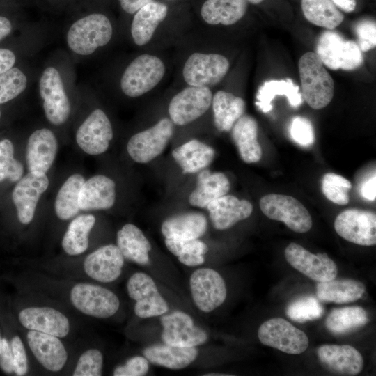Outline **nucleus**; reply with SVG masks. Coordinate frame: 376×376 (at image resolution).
Instances as JSON below:
<instances>
[{
    "label": "nucleus",
    "instance_id": "obj_1",
    "mask_svg": "<svg viewBox=\"0 0 376 376\" xmlns=\"http://www.w3.org/2000/svg\"><path fill=\"white\" fill-rule=\"evenodd\" d=\"M66 298L70 305L84 315L105 319L114 315L120 301L111 290L100 285L86 281L70 285Z\"/></svg>",
    "mask_w": 376,
    "mask_h": 376
},
{
    "label": "nucleus",
    "instance_id": "obj_2",
    "mask_svg": "<svg viewBox=\"0 0 376 376\" xmlns=\"http://www.w3.org/2000/svg\"><path fill=\"white\" fill-rule=\"evenodd\" d=\"M302 95L314 109H320L331 101L334 80L316 53L306 52L299 61Z\"/></svg>",
    "mask_w": 376,
    "mask_h": 376
},
{
    "label": "nucleus",
    "instance_id": "obj_3",
    "mask_svg": "<svg viewBox=\"0 0 376 376\" xmlns=\"http://www.w3.org/2000/svg\"><path fill=\"white\" fill-rule=\"evenodd\" d=\"M113 28L109 19L100 13L88 14L70 27L67 34L69 48L79 55H89L111 40Z\"/></svg>",
    "mask_w": 376,
    "mask_h": 376
},
{
    "label": "nucleus",
    "instance_id": "obj_4",
    "mask_svg": "<svg viewBox=\"0 0 376 376\" xmlns=\"http://www.w3.org/2000/svg\"><path fill=\"white\" fill-rule=\"evenodd\" d=\"M316 54L324 65L334 70H353L363 62L357 43L345 40L334 31H326L320 35L317 42Z\"/></svg>",
    "mask_w": 376,
    "mask_h": 376
},
{
    "label": "nucleus",
    "instance_id": "obj_5",
    "mask_svg": "<svg viewBox=\"0 0 376 376\" xmlns=\"http://www.w3.org/2000/svg\"><path fill=\"white\" fill-rule=\"evenodd\" d=\"M165 73L162 61L157 56L142 54L127 67L120 79V87L127 96L136 97L152 90Z\"/></svg>",
    "mask_w": 376,
    "mask_h": 376
},
{
    "label": "nucleus",
    "instance_id": "obj_6",
    "mask_svg": "<svg viewBox=\"0 0 376 376\" xmlns=\"http://www.w3.org/2000/svg\"><path fill=\"white\" fill-rule=\"evenodd\" d=\"M260 208L266 217L283 222L294 232L306 233L312 227L310 213L301 203L292 196L277 194L265 195L260 200Z\"/></svg>",
    "mask_w": 376,
    "mask_h": 376
},
{
    "label": "nucleus",
    "instance_id": "obj_7",
    "mask_svg": "<svg viewBox=\"0 0 376 376\" xmlns=\"http://www.w3.org/2000/svg\"><path fill=\"white\" fill-rule=\"evenodd\" d=\"M173 125L170 118H164L152 127L133 135L127 145L129 155L137 163L151 162L164 150L173 134Z\"/></svg>",
    "mask_w": 376,
    "mask_h": 376
},
{
    "label": "nucleus",
    "instance_id": "obj_8",
    "mask_svg": "<svg viewBox=\"0 0 376 376\" xmlns=\"http://www.w3.org/2000/svg\"><path fill=\"white\" fill-rule=\"evenodd\" d=\"M258 336L263 345L290 354L303 353L309 344L303 331L281 318L264 322L258 329Z\"/></svg>",
    "mask_w": 376,
    "mask_h": 376
},
{
    "label": "nucleus",
    "instance_id": "obj_9",
    "mask_svg": "<svg viewBox=\"0 0 376 376\" xmlns=\"http://www.w3.org/2000/svg\"><path fill=\"white\" fill-rule=\"evenodd\" d=\"M19 324L26 330L51 334L62 339L72 331L70 320L63 312L49 306L30 305L17 314Z\"/></svg>",
    "mask_w": 376,
    "mask_h": 376
},
{
    "label": "nucleus",
    "instance_id": "obj_10",
    "mask_svg": "<svg viewBox=\"0 0 376 376\" xmlns=\"http://www.w3.org/2000/svg\"><path fill=\"white\" fill-rule=\"evenodd\" d=\"M40 95L43 100L45 116L54 125L63 124L70 113V104L58 71L48 67L39 81Z\"/></svg>",
    "mask_w": 376,
    "mask_h": 376
},
{
    "label": "nucleus",
    "instance_id": "obj_11",
    "mask_svg": "<svg viewBox=\"0 0 376 376\" xmlns=\"http://www.w3.org/2000/svg\"><path fill=\"white\" fill-rule=\"evenodd\" d=\"M229 66L228 60L222 55L196 52L186 61L182 75L189 86H212L221 81Z\"/></svg>",
    "mask_w": 376,
    "mask_h": 376
},
{
    "label": "nucleus",
    "instance_id": "obj_12",
    "mask_svg": "<svg viewBox=\"0 0 376 376\" xmlns=\"http://www.w3.org/2000/svg\"><path fill=\"white\" fill-rule=\"evenodd\" d=\"M127 292L134 300V313L141 318L160 316L169 311L153 279L143 272L133 274L127 282Z\"/></svg>",
    "mask_w": 376,
    "mask_h": 376
},
{
    "label": "nucleus",
    "instance_id": "obj_13",
    "mask_svg": "<svg viewBox=\"0 0 376 376\" xmlns=\"http://www.w3.org/2000/svg\"><path fill=\"white\" fill-rule=\"evenodd\" d=\"M25 338L30 352L45 370L58 373L65 368L69 353L62 338L33 330H26Z\"/></svg>",
    "mask_w": 376,
    "mask_h": 376
},
{
    "label": "nucleus",
    "instance_id": "obj_14",
    "mask_svg": "<svg viewBox=\"0 0 376 376\" xmlns=\"http://www.w3.org/2000/svg\"><path fill=\"white\" fill-rule=\"evenodd\" d=\"M334 229L345 240L361 246L376 244L375 213L348 209L340 212L334 221Z\"/></svg>",
    "mask_w": 376,
    "mask_h": 376
},
{
    "label": "nucleus",
    "instance_id": "obj_15",
    "mask_svg": "<svg viewBox=\"0 0 376 376\" xmlns=\"http://www.w3.org/2000/svg\"><path fill=\"white\" fill-rule=\"evenodd\" d=\"M192 298L201 311L209 313L225 301L227 290L222 276L210 268H200L194 271L189 281Z\"/></svg>",
    "mask_w": 376,
    "mask_h": 376
},
{
    "label": "nucleus",
    "instance_id": "obj_16",
    "mask_svg": "<svg viewBox=\"0 0 376 376\" xmlns=\"http://www.w3.org/2000/svg\"><path fill=\"white\" fill-rule=\"evenodd\" d=\"M284 254L292 267L318 283L329 281L337 276V266L327 253L314 254L292 242L285 248Z\"/></svg>",
    "mask_w": 376,
    "mask_h": 376
},
{
    "label": "nucleus",
    "instance_id": "obj_17",
    "mask_svg": "<svg viewBox=\"0 0 376 376\" xmlns=\"http://www.w3.org/2000/svg\"><path fill=\"white\" fill-rule=\"evenodd\" d=\"M212 100L208 87H187L171 99L169 105L170 119L177 125L189 124L207 111Z\"/></svg>",
    "mask_w": 376,
    "mask_h": 376
},
{
    "label": "nucleus",
    "instance_id": "obj_18",
    "mask_svg": "<svg viewBox=\"0 0 376 376\" xmlns=\"http://www.w3.org/2000/svg\"><path fill=\"white\" fill-rule=\"evenodd\" d=\"M125 258L115 244L102 246L87 255L82 263L84 274L100 283H109L121 274Z\"/></svg>",
    "mask_w": 376,
    "mask_h": 376
},
{
    "label": "nucleus",
    "instance_id": "obj_19",
    "mask_svg": "<svg viewBox=\"0 0 376 376\" xmlns=\"http://www.w3.org/2000/svg\"><path fill=\"white\" fill-rule=\"evenodd\" d=\"M160 322L163 327L161 337L166 344L196 347L207 341L206 332L196 327L191 317L182 311H175L169 314H163Z\"/></svg>",
    "mask_w": 376,
    "mask_h": 376
},
{
    "label": "nucleus",
    "instance_id": "obj_20",
    "mask_svg": "<svg viewBox=\"0 0 376 376\" xmlns=\"http://www.w3.org/2000/svg\"><path fill=\"white\" fill-rule=\"evenodd\" d=\"M113 135V128L109 118L102 110L96 109L78 128L76 141L84 152L96 155L108 149Z\"/></svg>",
    "mask_w": 376,
    "mask_h": 376
},
{
    "label": "nucleus",
    "instance_id": "obj_21",
    "mask_svg": "<svg viewBox=\"0 0 376 376\" xmlns=\"http://www.w3.org/2000/svg\"><path fill=\"white\" fill-rule=\"evenodd\" d=\"M48 186L49 179L45 173L29 172L17 181L12 198L21 224L26 225L32 221L38 202Z\"/></svg>",
    "mask_w": 376,
    "mask_h": 376
},
{
    "label": "nucleus",
    "instance_id": "obj_22",
    "mask_svg": "<svg viewBox=\"0 0 376 376\" xmlns=\"http://www.w3.org/2000/svg\"><path fill=\"white\" fill-rule=\"evenodd\" d=\"M58 150L57 139L49 129L34 131L26 146V161L29 172L45 173L54 162Z\"/></svg>",
    "mask_w": 376,
    "mask_h": 376
},
{
    "label": "nucleus",
    "instance_id": "obj_23",
    "mask_svg": "<svg viewBox=\"0 0 376 376\" xmlns=\"http://www.w3.org/2000/svg\"><path fill=\"white\" fill-rule=\"evenodd\" d=\"M317 354L326 368L338 374L356 375L363 367L362 355L350 345H322L318 348Z\"/></svg>",
    "mask_w": 376,
    "mask_h": 376
},
{
    "label": "nucleus",
    "instance_id": "obj_24",
    "mask_svg": "<svg viewBox=\"0 0 376 376\" xmlns=\"http://www.w3.org/2000/svg\"><path fill=\"white\" fill-rule=\"evenodd\" d=\"M206 208L214 228L220 230L228 229L247 219L253 211L249 201L227 194L212 201Z\"/></svg>",
    "mask_w": 376,
    "mask_h": 376
},
{
    "label": "nucleus",
    "instance_id": "obj_25",
    "mask_svg": "<svg viewBox=\"0 0 376 376\" xmlns=\"http://www.w3.org/2000/svg\"><path fill=\"white\" fill-rule=\"evenodd\" d=\"M116 200V184L110 178L94 175L85 181L79 195V207L83 211L107 210Z\"/></svg>",
    "mask_w": 376,
    "mask_h": 376
},
{
    "label": "nucleus",
    "instance_id": "obj_26",
    "mask_svg": "<svg viewBox=\"0 0 376 376\" xmlns=\"http://www.w3.org/2000/svg\"><path fill=\"white\" fill-rule=\"evenodd\" d=\"M207 226L204 214L191 212L166 219L162 224L161 230L166 239L188 240L198 239L205 234Z\"/></svg>",
    "mask_w": 376,
    "mask_h": 376
},
{
    "label": "nucleus",
    "instance_id": "obj_27",
    "mask_svg": "<svg viewBox=\"0 0 376 376\" xmlns=\"http://www.w3.org/2000/svg\"><path fill=\"white\" fill-rule=\"evenodd\" d=\"M231 136L245 163H256L260 159L262 150L258 141V123L252 116L242 115L233 126Z\"/></svg>",
    "mask_w": 376,
    "mask_h": 376
},
{
    "label": "nucleus",
    "instance_id": "obj_28",
    "mask_svg": "<svg viewBox=\"0 0 376 376\" xmlns=\"http://www.w3.org/2000/svg\"><path fill=\"white\" fill-rule=\"evenodd\" d=\"M167 13L168 7L156 1H151L138 10L131 25V34L135 44L142 46L148 43Z\"/></svg>",
    "mask_w": 376,
    "mask_h": 376
},
{
    "label": "nucleus",
    "instance_id": "obj_29",
    "mask_svg": "<svg viewBox=\"0 0 376 376\" xmlns=\"http://www.w3.org/2000/svg\"><path fill=\"white\" fill-rule=\"evenodd\" d=\"M144 357L153 364L178 370L191 364L198 356L195 347H180L169 344L153 345L145 348Z\"/></svg>",
    "mask_w": 376,
    "mask_h": 376
},
{
    "label": "nucleus",
    "instance_id": "obj_30",
    "mask_svg": "<svg viewBox=\"0 0 376 376\" xmlns=\"http://www.w3.org/2000/svg\"><path fill=\"white\" fill-rule=\"evenodd\" d=\"M230 187V182L223 173L203 169L198 175L195 189L189 196V203L194 207H206L212 201L227 194Z\"/></svg>",
    "mask_w": 376,
    "mask_h": 376
},
{
    "label": "nucleus",
    "instance_id": "obj_31",
    "mask_svg": "<svg viewBox=\"0 0 376 376\" xmlns=\"http://www.w3.org/2000/svg\"><path fill=\"white\" fill-rule=\"evenodd\" d=\"M117 246L125 259L140 265L149 263L151 244L141 230L132 224H125L117 233Z\"/></svg>",
    "mask_w": 376,
    "mask_h": 376
},
{
    "label": "nucleus",
    "instance_id": "obj_32",
    "mask_svg": "<svg viewBox=\"0 0 376 376\" xmlns=\"http://www.w3.org/2000/svg\"><path fill=\"white\" fill-rule=\"evenodd\" d=\"M214 155L212 147L197 139L190 140L172 151V156L183 173L201 171L211 164Z\"/></svg>",
    "mask_w": 376,
    "mask_h": 376
},
{
    "label": "nucleus",
    "instance_id": "obj_33",
    "mask_svg": "<svg viewBox=\"0 0 376 376\" xmlns=\"http://www.w3.org/2000/svg\"><path fill=\"white\" fill-rule=\"evenodd\" d=\"M212 104L214 124L220 132L230 131L235 122L244 115L246 107L243 99L224 91L214 94Z\"/></svg>",
    "mask_w": 376,
    "mask_h": 376
},
{
    "label": "nucleus",
    "instance_id": "obj_34",
    "mask_svg": "<svg viewBox=\"0 0 376 376\" xmlns=\"http://www.w3.org/2000/svg\"><path fill=\"white\" fill-rule=\"evenodd\" d=\"M246 0H207L201 7L203 20L211 25H232L245 15Z\"/></svg>",
    "mask_w": 376,
    "mask_h": 376
},
{
    "label": "nucleus",
    "instance_id": "obj_35",
    "mask_svg": "<svg viewBox=\"0 0 376 376\" xmlns=\"http://www.w3.org/2000/svg\"><path fill=\"white\" fill-rule=\"evenodd\" d=\"M366 290L363 283L353 279H332L318 283L316 295L319 301L344 304L362 297Z\"/></svg>",
    "mask_w": 376,
    "mask_h": 376
},
{
    "label": "nucleus",
    "instance_id": "obj_36",
    "mask_svg": "<svg viewBox=\"0 0 376 376\" xmlns=\"http://www.w3.org/2000/svg\"><path fill=\"white\" fill-rule=\"evenodd\" d=\"M95 221V217L91 214L79 215L71 221L61 241L62 249L67 255L79 256L88 249L89 234Z\"/></svg>",
    "mask_w": 376,
    "mask_h": 376
},
{
    "label": "nucleus",
    "instance_id": "obj_37",
    "mask_svg": "<svg viewBox=\"0 0 376 376\" xmlns=\"http://www.w3.org/2000/svg\"><path fill=\"white\" fill-rule=\"evenodd\" d=\"M84 182L83 175L75 173L63 182L54 203L55 213L58 219L68 220L75 217L81 210L79 195Z\"/></svg>",
    "mask_w": 376,
    "mask_h": 376
},
{
    "label": "nucleus",
    "instance_id": "obj_38",
    "mask_svg": "<svg viewBox=\"0 0 376 376\" xmlns=\"http://www.w3.org/2000/svg\"><path fill=\"white\" fill-rule=\"evenodd\" d=\"M301 10L311 23L332 30L339 26L344 15L331 0H301Z\"/></svg>",
    "mask_w": 376,
    "mask_h": 376
},
{
    "label": "nucleus",
    "instance_id": "obj_39",
    "mask_svg": "<svg viewBox=\"0 0 376 376\" xmlns=\"http://www.w3.org/2000/svg\"><path fill=\"white\" fill-rule=\"evenodd\" d=\"M368 322L367 312L360 306L333 309L326 320L327 329L334 334H345L364 326Z\"/></svg>",
    "mask_w": 376,
    "mask_h": 376
},
{
    "label": "nucleus",
    "instance_id": "obj_40",
    "mask_svg": "<svg viewBox=\"0 0 376 376\" xmlns=\"http://www.w3.org/2000/svg\"><path fill=\"white\" fill-rule=\"evenodd\" d=\"M285 95L293 107H299L302 102V96L299 87L291 80H271L265 82L257 95L256 104L265 113L272 109V101L276 95Z\"/></svg>",
    "mask_w": 376,
    "mask_h": 376
},
{
    "label": "nucleus",
    "instance_id": "obj_41",
    "mask_svg": "<svg viewBox=\"0 0 376 376\" xmlns=\"http://www.w3.org/2000/svg\"><path fill=\"white\" fill-rule=\"evenodd\" d=\"M166 248L178 257L179 261L185 265L194 267L202 265L204 255L208 251L205 243L198 239L188 240H175L165 238Z\"/></svg>",
    "mask_w": 376,
    "mask_h": 376
},
{
    "label": "nucleus",
    "instance_id": "obj_42",
    "mask_svg": "<svg viewBox=\"0 0 376 376\" xmlns=\"http://www.w3.org/2000/svg\"><path fill=\"white\" fill-rule=\"evenodd\" d=\"M324 308L319 300L308 296L292 301L286 309V314L293 321L303 323L320 318Z\"/></svg>",
    "mask_w": 376,
    "mask_h": 376
},
{
    "label": "nucleus",
    "instance_id": "obj_43",
    "mask_svg": "<svg viewBox=\"0 0 376 376\" xmlns=\"http://www.w3.org/2000/svg\"><path fill=\"white\" fill-rule=\"evenodd\" d=\"M351 188V182L340 175L327 173L322 178L323 194L328 200L337 205H345L349 203L348 191Z\"/></svg>",
    "mask_w": 376,
    "mask_h": 376
},
{
    "label": "nucleus",
    "instance_id": "obj_44",
    "mask_svg": "<svg viewBox=\"0 0 376 376\" xmlns=\"http://www.w3.org/2000/svg\"><path fill=\"white\" fill-rule=\"evenodd\" d=\"M26 84V75L17 68H11L0 74V104L18 96L25 90Z\"/></svg>",
    "mask_w": 376,
    "mask_h": 376
},
{
    "label": "nucleus",
    "instance_id": "obj_45",
    "mask_svg": "<svg viewBox=\"0 0 376 376\" xmlns=\"http://www.w3.org/2000/svg\"><path fill=\"white\" fill-rule=\"evenodd\" d=\"M24 167L14 158V147L8 139L0 141V182L8 178L12 182L19 181L23 175Z\"/></svg>",
    "mask_w": 376,
    "mask_h": 376
},
{
    "label": "nucleus",
    "instance_id": "obj_46",
    "mask_svg": "<svg viewBox=\"0 0 376 376\" xmlns=\"http://www.w3.org/2000/svg\"><path fill=\"white\" fill-rule=\"evenodd\" d=\"M104 357L97 348L84 350L78 357L72 371L73 376H100L102 375Z\"/></svg>",
    "mask_w": 376,
    "mask_h": 376
},
{
    "label": "nucleus",
    "instance_id": "obj_47",
    "mask_svg": "<svg viewBox=\"0 0 376 376\" xmlns=\"http://www.w3.org/2000/svg\"><path fill=\"white\" fill-rule=\"evenodd\" d=\"M292 139L303 147H309L314 142V131L311 121L301 116L293 118L290 126Z\"/></svg>",
    "mask_w": 376,
    "mask_h": 376
},
{
    "label": "nucleus",
    "instance_id": "obj_48",
    "mask_svg": "<svg viewBox=\"0 0 376 376\" xmlns=\"http://www.w3.org/2000/svg\"><path fill=\"white\" fill-rule=\"evenodd\" d=\"M10 340L13 357L14 375H26L29 370V360L24 341L15 334Z\"/></svg>",
    "mask_w": 376,
    "mask_h": 376
},
{
    "label": "nucleus",
    "instance_id": "obj_49",
    "mask_svg": "<svg viewBox=\"0 0 376 376\" xmlns=\"http://www.w3.org/2000/svg\"><path fill=\"white\" fill-rule=\"evenodd\" d=\"M358 46L361 51L368 52L376 45V25L371 20L360 21L355 28Z\"/></svg>",
    "mask_w": 376,
    "mask_h": 376
},
{
    "label": "nucleus",
    "instance_id": "obj_50",
    "mask_svg": "<svg viewBox=\"0 0 376 376\" xmlns=\"http://www.w3.org/2000/svg\"><path fill=\"white\" fill-rule=\"evenodd\" d=\"M149 370L148 361L145 357L134 356L128 359L125 363L116 366L114 376H143Z\"/></svg>",
    "mask_w": 376,
    "mask_h": 376
},
{
    "label": "nucleus",
    "instance_id": "obj_51",
    "mask_svg": "<svg viewBox=\"0 0 376 376\" xmlns=\"http://www.w3.org/2000/svg\"><path fill=\"white\" fill-rule=\"evenodd\" d=\"M0 369L5 374H14L13 357L10 343L6 337H3L0 353Z\"/></svg>",
    "mask_w": 376,
    "mask_h": 376
},
{
    "label": "nucleus",
    "instance_id": "obj_52",
    "mask_svg": "<svg viewBox=\"0 0 376 376\" xmlns=\"http://www.w3.org/2000/svg\"><path fill=\"white\" fill-rule=\"evenodd\" d=\"M362 197L368 201H375L376 198V177L375 173L362 182L360 187Z\"/></svg>",
    "mask_w": 376,
    "mask_h": 376
},
{
    "label": "nucleus",
    "instance_id": "obj_53",
    "mask_svg": "<svg viewBox=\"0 0 376 376\" xmlns=\"http://www.w3.org/2000/svg\"><path fill=\"white\" fill-rule=\"evenodd\" d=\"M15 62L14 53L7 49H0V74L13 68Z\"/></svg>",
    "mask_w": 376,
    "mask_h": 376
},
{
    "label": "nucleus",
    "instance_id": "obj_54",
    "mask_svg": "<svg viewBox=\"0 0 376 376\" xmlns=\"http://www.w3.org/2000/svg\"><path fill=\"white\" fill-rule=\"evenodd\" d=\"M153 0H118L121 8L128 14H134Z\"/></svg>",
    "mask_w": 376,
    "mask_h": 376
},
{
    "label": "nucleus",
    "instance_id": "obj_55",
    "mask_svg": "<svg viewBox=\"0 0 376 376\" xmlns=\"http://www.w3.org/2000/svg\"><path fill=\"white\" fill-rule=\"evenodd\" d=\"M336 7L342 10L350 13L356 8V0H331Z\"/></svg>",
    "mask_w": 376,
    "mask_h": 376
},
{
    "label": "nucleus",
    "instance_id": "obj_56",
    "mask_svg": "<svg viewBox=\"0 0 376 376\" xmlns=\"http://www.w3.org/2000/svg\"><path fill=\"white\" fill-rule=\"evenodd\" d=\"M12 30V24L9 19L0 16V40L6 37Z\"/></svg>",
    "mask_w": 376,
    "mask_h": 376
},
{
    "label": "nucleus",
    "instance_id": "obj_57",
    "mask_svg": "<svg viewBox=\"0 0 376 376\" xmlns=\"http://www.w3.org/2000/svg\"><path fill=\"white\" fill-rule=\"evenodd\" d=\"M246 1L252 3V4H258L263 1L264 0H246Z\"/></svg>",
    "mask_w": 376,
    "mask_h": 376
},
{
    "label": "nucleus",
    "instance_id": "obj_58",
    "mask_svg": "<svg viewBox=\"0 0 376 376\" xmlns=\"http://www.w3.org/2000/svg\"><path fill=\"white\" fill-rule=\"evenodd\" d=\"M3 337V336H2L1 332L0 331V353H1V347H2Z\"/></svg>",
    "mask_w": 376,
    "mask_h": 376
},
{
    "label": "nucleus",
    "instance_id": "obj_59",
    "mask_svg": "<svg viewBox=\"0 0 376 376\" xmlns=\"http://www.w3.org/2000/svg\"><path fill=\"white\" fill-rule=\"evenodd\" d=\"M0 118H1V111H0Z\"/></svg>",
    "mask_w": 376,
    "mask_h": 376
}]
</instances>
